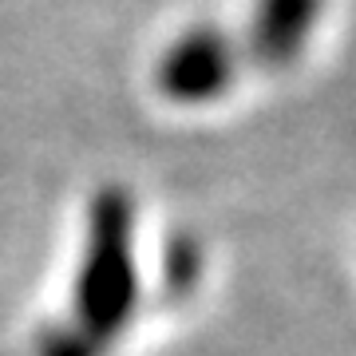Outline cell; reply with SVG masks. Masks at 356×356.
Listing matches in <instances>:
<instances>
[{
    "instance_id": "1",
    "label": "cell",
    "mask_w": 356,
    "mask_h": 356,
    "mask_svg": "<svg viewBox=\"0 0 356 356\" xmlns=\"http://www.w3.org/2000/svg\"><path fill=\"white\" fill-rule=\"evenodd\" d=\"M139 309V250L135 202L123 186H103L88 206V226L72 281V313L79 329L111 348Z\"/></svg>"
},
{
    "instance_id": "2",
    "label": "cell",
    "mask_w": 356,
    "mask_h": 356,
    "mask_svg": "<svg viewBox=\"0 0 356 356\" xmlns=\"http://www.w3.org/2000/svg\"><path fill=\"white\" fill-rule=\"evenodd\" d=\"M245 56L242 44L229 36L226 28L198 20V24L182 28L178 36L166 40V48L154 60V91L175 107H210V103L226 99L238 72H242Z\"/></svg>"
},
{
    "instance_id": "3",
    "label": "cell",
    "mask_w": 356,
    "mask_h": 356,
    "mask_svg": "<svg viewBox=\"0 0 356 356\" xmlns=\"http://www.w3.org/2000/svg\"><path fill=\"white\" fill-rule=\"evenodd\" d=\"M325 0H254L242 56L261 72H285L305 56Z\"/></svg>"
},
{
    "instance_id": "4",
    "label": "cell",
    "mask_w": 356,
    "mask_h": 356,
    "mask_svg": "<svg viewBox=\"0 0 356 356\" xmlns=\"http://www.w3.org/2000/svg\"><path fill=\"white\" fill-rule=\"evenodd\" d=\"M36 356H107V344L79 329V325H56L40 337Z\"/></svg>"
},
{
    "instance_id": "5",
    "label": "cell",
    "mask_w": 356,
    "mask_h": 356,
    "mask_svg": "<svg viewBox=\"0 0 356 356\" xmlns=\"http://www.w3.org/2000/svg\"><path fill=\"white\" fill-rule=\"evenodd\" d=\"M194 277H198V245L194 242H170V250H166V285L182 289V285H191Z\"/></svg>"
}]
</instances>
